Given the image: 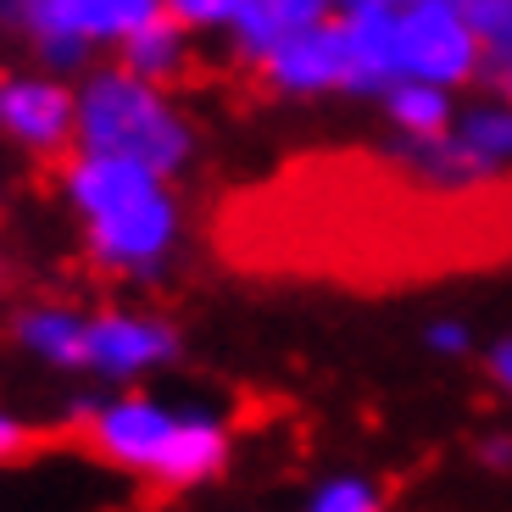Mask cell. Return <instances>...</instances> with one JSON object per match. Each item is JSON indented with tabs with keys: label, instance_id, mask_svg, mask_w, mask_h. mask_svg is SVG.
Segmentation results:
<instances>
[{
	"label": "cell",
	"instance_id": "cell-1",
	"mask_svg": "<svg viewBox=\"0 0 512 512\" xmlns=\"http://www.w3.org/2000/svg\"><path fill=\"white\" fill-rule=\"evenodd\" d=\"M73 151L128 156L173 184L195 162V128L162 84H145L128 67H95L78 84Z\"/></svg>",
	"mask_w": 512,
	"mask_h": 512
},
{
	"label": "cell",
	"instance_id": "cell-2",
	"mask_svg": "<svg viewBox=\"0 0 512 512\" xmlns=\"http://www.w3.org/2000/svg\"><path fill=\"white\" fill-rule=\"evenodd\" d=\"M179 234H184V212L173 201V184H156V190L84 223L90 262L101 273H112V279H151V273H162Z\"/></svg>",
	"mask_w": 512,
	"mask_h": 512
},
{
	"label": "cell",
	"instance_id": "cell-3",
	"mask_svg": "<svg viewBox=\"0 0 512 512\" xmlns=\"http://www.w3.org/2000/svg\"><path fill=\"white\" fill-rule=\"evenodd\" d=\"M396 56H401V78L446 84V90L474 84L479 67H485V45H479V34L462 17V0H423V6L401 12Z\"/></svg>",
	"mask_w": 512,
	"mask_h": 512
},
{
	"label": "cell",
	"instance_id": "cell-4",
	"mask_svg": "<svg viewBox=\"0 0 512 512\" xmlns=\"http://www.w3.org/2000/svg\"><path fill=\"white\" fill-rule=\"evenodd\" d=\"M179 357V329L156 312L112 307L90 312V346H84V368L106 384H134L145 373L167 368Z\"/></svg>",
	"mask_w": 512,
	"mask_h": 512
},
{
	"label": "cell",
	"instance_id": "cell-5",
	"mask_svg": "<svg viewBox=\"0 0 512 512\" xmlns=\"http://www.w3.org/2000/svg\"><path fill=\"white\" fill-rule=\"evenodd\" d=\"M78 90L56 73H12L0 78V134L28 156H56L73 145Z\"/></svg>",
	"mask_w": 512,
	"mask_h": 512
},
{
	"label": "cell",
	"instance_id": "cell-6",
	"mask_svg": "<svg viewBox=\"0 0 512 512\" xmlns=\"http://www.w3.org/2000/svg\"><path fill=\"white\" fill-rule=\"evenodd\" d=\"M173 423H179V407H167V401L145 396V390H123V396L101 401L90 412V451L123 474H151L156 457H162L167 435H173Z\"/></svg>",
	"mask_w": 512,
	"mask_h": 512
},
{
	"label": "cell",
	"instance_id": "cell-7",
	"mask_svg": "<svg viewBox=\"0 0 512 512\" xmlns=\"http://www.w3.org/2000/svg\"><path fill=\"white\" fill-rule=\"evenodd\" d=\"M256 67L268 78V90L284 95V101H312V95L346 90V34H340V17L279 39Z\"/></svg>",
	"mask_w": 512,
	"mask_h": 512
},
{
	"label": "cell",
	"instance_id": "cell-8",
	"mask_svg": "<svg viewBox=\"0 0 512 512\" xmlns=\"http://www.w3.org/2000/svg\"><path fill=\"white\" fill-rule=\"evenodd\" d=\"M229 451H234V435H229V418L212 407H179V423L167 435L162 457L145 479L162 490H190V485H206L229 468Z\"/></svg>",
	"mask_w": 512,
	"mask_h": 512
},
{
	"label": "cell",
	"instance_id": "cell-9",
	"mask_svg": "<svg viewBox=\"0 0 512 512\" xmlns=\"http://www.w3.org/2000/svg\"><path fill=\"white\" fill-rule=\"evenodd\" d=\"M151 17H162V0H34L23 34H73L84 45H123Z\"/></svg>",
	"mask_w": 512,
	"mask_h": 512
},
{
	"label": "cell",
	"instance_id": "cell-10",
	"mask_svg": "<svg viewBox=\"0 0 512 512\" xmlns=\"http://www.w3.org/2000/svg\"><path fill=\"white\" fill-rule=\"evenodd\" d=\"M156 184H167L162 173L128 162V156H101V151H78L62 167V195L84 223L112 212V206H123V201H134V195L156 190Z\"/></svg>",
	"mask_w": 512,
	"mask_h": 512
},
{
	"label": "cell",
	"instance_id": "cell-11",
	"mask_svg": "<svg viewBox=\"0 0 512 512\" xmlns=\"http://www.w3.org/2000/svg\"><path fill=\"white\" fill-rule=\"evenodd\" d=\"M346 34V90L379 101L390 84L401 78V56H396V17L390 12H362V17H340Z\"/></svg>",
	"mask_w": 512,
	"mask_h": 512
},
{
	"label": "cell",
	"instance_id": "cell-12",
	"mask_svg": "<svg viewBox=\"0 0 512 512\" xmlns=\"http://www.w3.org/2000/svg\"><path fill=\"white\" fill-rule=\"evenodd\" d=\"M12 334H17V346L28 357H39L45 368L78 373L84 368V346H90V312L67 307V301H34V307L17 312Z\"/></svg>",
	"mask_w": 512,
	"mask_h": 512
},
{
	"label": "cell",
	"instance_id": "cell-13",
	"mask_svg": "<svg viewBox=\"0 0 512 512\" xmlns=\"http://www.w3.org/2000/svg\"><path fill=\"white\" fill-rule=\"evenodd\" d=\"M329 17H340L334 0H240V12L229 23V45L245 62H262L279 39L301 34V28H318Z\"/></svg>",
	"mask_w": 512,
	"mask_h": 512
},
{
	"label": "cell",
	"instance_id": "cell-14",
	"mask_svg": "<svg viewBox=\"0 0 512 512\" xmlns=\"http://www.w3.org/2000/svg\"><path fill=\"white\" fill-rule=\"evenodd\" d=\"M384 117L401 140H435L457 123V90L446 84H423V78H396L390 90L379 95Z\"/></svg>",
	"mask_w": 512,
	"mask_h": 512
},
{
	"label": "cell",
	"instance_id": "cell-15",
	"mask_svg": "<svg viewBox=\"0 0 512 512\" xmlns=\"http://www.w3.org/2000/svg\"><path fill=\"white\" fill-rule=\"evenodd\" d=\"M117 56H123L117 67H128L134 78L162 84V90H167V84L190 67V28H179L173 17L162 12V17H151L145 28H134V34L117 45Z\"/></svg>",
	"mask_w": 512,
	"mask_h": 512
},
{
	"label": "cell",
	"instance_id": "cell-16",
	"mask_svg": "<svg viewBox=\"0 0 512 512\" xmlns=\"http://www.w3.org/2000/svg\"><path fill=\"white\" fill-rule=\"evenodd\" d=\"M451 134H457L462 151L474 156L485 173L512 167V101H501V95H485V101H474V106H457Z\"/></svg>",
	"mask_w": 512,
	"mask_h": 512
},
{
	"label": "cell",
	"instance_id": "cell-17",
	"mask_svg": "<svg viewBox=\"0 0 512 512\" xmlns=\"http://www.w3.org/2000/svg\"><path fill=\"white\" fill-rule=\"evenodd\" d=\"M401 162L418 173L423 184H435V190H462V184H479V179H490L485 167L474 162V156L462 151V140L457 134H435V140H401Z\"/></svg>",
	"mask_w": 512,
	"mask_h": 512
},
{
	"label": "cell",
	"instance_id": "cell-18",
	"mask_svg": "<svg viewBox=\"0 0 512 512\" xmlns=\"http://www.w3.org/2000/svg\"><path fill=\"white\" fill-rule=\"evenodd\" d=\"M301 512H384V485L368 474H334L312 490Z\"/></svg>",
	"mask_w": 512,
	"mask_h": 512
},
{
	"label": "cell",
	"instance_id": "cell-19",
	"mask_svg": "<svg viewBox=\"0 0 512 512\" xmlns=\"http://www.w3.org/2000/svg\"><path fill=\"white\" fill-rule=\"evenodd\" d=\"M28 45H34L39 73H56V78L84 73L90 56H95V45H84V39H73V34H28Z\"/></svg>",
	"mask_w": 512,
	"mask_h": 512
},
{
	"label": "cell",
	"instance_id": "cell-20",
	"mask_svg": "<svg viewBox=\"0 0 512 512\" xmlns=\"http://www.w3.org/2000/svg\"><path fill=\"white\" fill-rule=\"evenodd\" d=\"M162 12L190 34H229L240 0H162Z\"/></svg>",
	"mask_w": 512,
	"mask_h": 512
},
{
	"label": "cell",
	"instance_id": "cell-21",
	"mask_svg": "<svg viewBox=\"0 0 512 512\" xmlns=\"http://www.w3.org/2000/svg\"><path fill=\"white\" fill-rule=\"evenodd\" d=\"M462 17L490 51H512V0H462Z\"/></svg>",
	"mask_w": 512,
	"mask_h": 512
},
{
	"label": "cell",
	"instance_id": "cell-22",
	"mask_svg": "<svg viewBox=\"0 0 512 512\" xmlns=\"http://www.w3.org/2000/svg\"><path fill=\"white\" fill-rule=\"evenodd\" d=\"M423 340H429L435 357H468V351H474V329H468L462 318H435L429 329H423Z\"/></svg>",
	"mask_w": 512,
	"mask_h": 512
},
{
	"label": "cell",
	"instance_id": "cell-23",
	"mask_svg": "<svg viewBox=\"0 0 512 512\" xmlns=\"http://www.w3.org/2000/svg\"><path fill=\"white\" fill-rule=\"evenodd\" d=\"M479 78L490 84V95L512 101V51H490V56H485V67H479Z\"/></svg>",
	"mask_w": 512,
	"mask_h": 512
},
{
	"label": "cell",
	"instance_id": "cell-24",
	"mask_svg": "<svg viewBox=\"0 0 512 512\" xmlns=\"http://www.w3.org/2000/svg\"><path fill=\"white\" fill-rule=\"evenodd\" d=\"M23 451H28V423L17 418V412H6V407H0V462L23 457Z\"/></svg>",
	"mask_w": 512,
	"mask_h": 512
},
{
	"label": "cell",
	"instance_id": "cell-25",
	"mask_svg": "<svg viewBox=\"0 0 512 512\" xmlns=\"http://www.w3.org/2000/svg\"><path fill=\"white\" fill-rule=\"evenodd\" d=\"M412 6H423V0H334V12H340V17H362V12L401 17V12H412Z\"/></svg>",
	"mask_w": 512,
	"mask_h": 512
},
{
	"label": "cell",
	"instance_id": "cell-26",
	"mask_svg": "<svg viewBox=\"0 0 512 512\" xmlns=\"http://www.w3.org/2000/svg\"><path fill=\"white\" fill-rule=\"evenodd\" d=\"M490 379H496V390L512 396V334H501L496 346H490Z\"/></svg>",
	"mask_w": 512,
	"mask_h": 512
},
{
	"label": "cell",
	"instance_id": "cell-27",
	"mask_svg": "<svg viewBox=\"0 0 512 512\" xmlns=\"http://www.w3.org/2000/svg\"><path fill=\"white\" fill-rule=\"evenodd\" d=\"M479 457H485V468L507 474V468H512V435H490L485 446H479Z\"/></svg>",
	"mask_w": 512,
	"mask_h": 512
}]
</instances>
